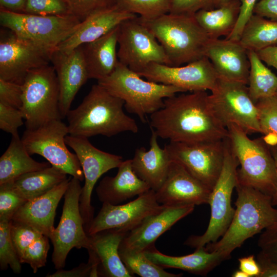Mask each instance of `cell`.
Listing matches in <instances>:
<instances>
[{
    "mask_svg": "<svg viewBox=\"0 0 277 277\" xmlns=\"http://www.w3.org/2000/svg\"><path fill=\"white\" fill-rule=\"evenodd\" d=\"M269 147L273 157L276 169V184L274 193L272 197V204L275 206H277V144L269 145Z\"/></svg>",
    "mask_w": 277,
    "mask_h": 277,
    "instance_id": "obj_55",
    "label": "cell"
},
{
    "mask_svg": "<svg viewBox=\"0 0 277 277\" xmlns=\"http://www.w3.org/2000/svg\"><path fill=\"white\" fill-rule=\"evenodd\" d=\"M151 129L149 150L143 147L137 148L131 161L136 175L156 191L164 182L172 160L165 149L161 148L157 142L158 136Z\"/></svg>",
    "mask_w": 277,
    "mask_h": 277,
    "instance_id": "obj_26",
    "label": "cell"
},
{
    "mask_svg": "<svg viewBox=\"0 0 277 277\" xmlns=\"http://www.w3.org/2000/svg\"><path fill=\"white\" fill-rule=\"evenodd\" d=\"M226 138L194 143L170 141L164 148L172 161L182 164L212 191L223 168Z\"/></svg>",
    "mask_w": 277,
    "mask_h": 277,
    "instance_id": "obj_14",
    "label": "cell"
},
{
    "mask_svg": "<svg viewBox=\"0 0 277 277\" xmlns=\"http://www.w3.org/2000/svg\"><path fill=\"white\" fill-rule=\"evenodd\" d=\"M171 0H117L116 6L125 12L153 19L170 11Z\"/></svg>",
    "mask_w": 277,
    "mask_h": 277,
    "instance_id": "obj_36",
    "label": "cell"
},
{
    "mask_svg": "<svg viewBox=\"0 0 277 277\" xmlns=\"http://www.w3.org/2000/svg\"><path fill=\"white\" fill-rule=\"evenodd\" d=\"M23 114L16 108L0 102V128L10 133L12 136H18V129L24 124Z\"/></svg>",
    "mask_w": 277,
    "mask_h": 277,
    "instance_id": "obj_44",
    "label": "cell"
},
{
    "mask_svg": "<svg viewBox=\"0 0 277 277\" xmlns=\"http://www.w3.org/2000/svg\"><path fill=\"white\" fill-rule=\"evenodd\" d=\"M71 177L44 194L26 202L15 213L12 221L27 225L49 239L55 228L57 205L67 189Z\"/></svg>",
    "mask_w": 277,
    "mask_h": 277,
    "instance_id": "obj_24",
    "label": "cell"
},
{
    "mask_svg": "<svg viewBox=\"0 0 277 277\" xmlns=\"http://www.w3.org/2000/svg\"><path fill=\"white\" fill-rule=\"evenodd\" d=\"M80 182L76 178L71 177L64 195L61 220L50 237L53 246L52 261L57 270L65 267L66 258L72 248L87 249L89 244L80 210L82 191Z\"/></svg>",
    "mask_w": 277,
    "mask_h": 277,
    "instance_id": "obj_12",
    "label": "cell"
},
{
    "mask_svg": "<svg viewBox=\"0 0 277 277\" xmlns=\"http://www.w3.org/2000/svg\"><path fill=\"white\" fill-rule=\"evenodd\" d=\"M231 149L240 168L238 182L272 197L276 188L275 165L269 145L264 137L250 139L235 124L227 127Z\"/></svg>",
    "mask_w": 277,
    "mask_h": 277,
    "instance_id": "obj_6",
    "label": "cell"
},
{
    "mask_svg": "<svg viewBox=\"0 0 277 277\" xmlns=\"http://www.w3.org/2000/svg\"><path fill=\"white\" fill-rule=\"evenodd\" d=\"M128 232L117 229L103 230L88 235L89 257L97 265L98 276L131 277L119 255L121 242Z\"/></svg>",
    "mask_w": 277,
    "mask_h": 277,
    "instance_id": "obj_23",
    "label": "cell"
},
{
    "mask_svg": "<svg viewBox=\"0 0 277 277\" xmlns=\"http://www.w3.org/2000/svg\"><path fill=\"white\" fill-rule=\"evenodd\" d=\"M257 53L263 62L274 67L277 71V46L266 48Z\"/></svg>",
    "mask_w": 277,
    "mask_h": 277,
    "instance_id": "obj_53",
    "label": "cell"
},
{
    "mask_svg": "<svg viewBox=\"0 0 277 277\" xmlns=\"http://www.w3.org/2000/svg\"><path fill=\"white\" fill-rule=\"evenodd\" d=\"M261 133L277 136V96L264 98L256 103Z\"/></svg>",
    "mask_w": 277,
    "mask_h": 277,
    "instance_id": "obj_38",
    "label": "cell"
},
{
    "mask_svg": "<svg viewBox=\"0 0 277 277\" xmlns=\"http://www.w3.org/2000/svg\"><path fill=\"white\" fill-rule=\"evenodd\" d=\"M239 165L227 137L223 168L208 201L211 215L208 227L202 235L189 236L185 245L195 249L203 247L208 243L217 241L225 233L235 212L231 205V196L237 184Z\"/></svg>",
    "mask_w": 277,
    "mask_h": 277,
    "instance_id": "obj_7",
    "label": "cell"
},
{
    "mask_svg": "<svg viewBox=\"0 0 277 277\" xmlns=\"http://www.w3.org/2000/svg\"><path fill=\"white\" fill-rule=\"evenodd\" d=\"M213 8L212 0H171L169 13L194 15L200 10Z\"/></svg>",
    "mask_w": 277,
    "mask_h": 277,
    "instance_id": "obj_47",
    "label": "cell"
},
{
    "mask_svg": "<svg viewBox=\"0 0 277 277\" xmlns=\"http://www.w3.org/2000/svg\"><path fill=\"white\" fill-rule=\"evenodd\" d=\"M231 276L233 277H249L246 273L240 269L234 271Z\"/></svg>",
    "mask_w": 277,
    "mask_h": 277,
    "instance_id": "obj_57",
    "label": "cell"
},
{
    "mask_svg": "<svg viewBox=\"0 0 277 277\" xmlns=\"http://www.w3.org/2000/svg\"><path fill=\"white\" fill-rule=\"evenodd\" d=\"M67 174L53 166L29 172L10 182L13 190L28 201L47 193L67 179Z\"/></svg>",
    "mask_w": 277,
    "mask_h": 277,
    "instance_id": "obj_32",
    "label": "cell"
},
{
    "mask_svg": "<svg viewBox=\"0 0 277 277\" xmlns=\"http://www.w3.org/2000/svg\"><path fill=\"white\" fill-rule=\"evenodd\" d=\"M240 6V0H231L216 9L200 10L194 16L210 39L227 37L236 24Z\"/></svg>",
    "mask_w": 277,
    "mask_h": 277,
    "instance_id": "obj_31",
    "label": "cell"
},
{
    "mask_svg": "<svg viewBox=\"0 0 277 277\" xmlns=\"http://www.w3.org/2000/svg\"><path fill=\"white\" fill-rule=\"evenodd\" d=\"M97 83L112 95L124 102L126 111L137 115L145 123L164 104V98L185 91L172 85L145 81L137 73L118 62L109 75Z\"/></svg>",
    "mask_w": 277,
    "mask_h": 277,
    "instance_id": "obj_5",
    "label": "cell"
},
{
    "mask_svg": "<svg viewBox=\"0 0 277 277\" xmlns=\"http://www.w3.org/2000/svg\"><path fill=\"white\" fill-rule=\"evenodd\" d=\"M50 166L49 163L38 162L33 160L19 136H12L7 149L0 158V184Z\"/></svg>",
    "mask_w": 277,
    "mask_h": 277,
    "instance_id": "obj_30",
    "label": "cell"
},
{
    "mask_svg": "<svg viewBox=\"0 0 277 277\" xmlns=\"http://www.w3.org/2000/svg\"><path fill=\"white\" fill-rule=\"evenodd\" d=\"M124 102L104 87L93 85L75 109L67 114L69 134L89 137L102 135L111 137L124 132L136 133L135 121L124 111Z\"/></svg>",
    "mask_w": 277,
    "mask_h": 277,
    "instance_id": "obj_2",
    "label": "cell"
},
{
    "mask_svg": "<svg viewBox=\"0 0 277 277\" xmlns=\"http://www.w3.org/2000/svg\"><path fill=\"white\" fill-rule=\"evenodd\" d=\"M257 0H241L240 13L236 24L231 32L225 38L239 41L244 26L252 16Z\"/></svg>",
    "mask_w": 277,
    "mask_h": 277,
    "instance_id": "obj_48",
    "label": "cell"
},
{
    "mask_svg": "<svg viewBox=\"0 0 277 277\" xmlns=\"http://www.w3.org/2000/svg\"><path fill=\"white\" fill-rule=\"evenodd\" d=\"M51 62L55 71L60 89L59 109L62 118L66 117L74 97L89 79L82 46L70 52L57 49Z\"/></svg>",
    "mask_w": 277,
    "mask_h": 277,
    "instance_id": "obj_21",
    "label": "cell"
},
{
    "mask_svg": "<svg viewBox=\"0 0 277 277\" xmlns=\"http://www.w3.org/2000/svg\"><path fill=\"white\" fill-rule=\"evenodd\" d=\"M211 92L209 104L225 128L235 124L248 134L261 133L258 109L247 85L219 79Z\"/></svg>",
    "mask_w": 277,
    "mask_h": 277,
    "instance_id": "obj_10",
    "label": "cell"
},
{
    "mask_svg": "<svg viewBox=\"0 0 277 277\" xmlns=\"http://www.w3.org/2000/svg\"><path fill=\"white\" fill-rule=\"evenodd\" d=\"M194 205L164 206L157 212L146 217L129 231L120 247L144 251L154 246L156 240L179 221L191 213Z\"/></svg>",
    "mask_w": 277,
    "mask_h": 277,
    "instance_id": "obj_22",
    "label": "cell"
},
{
    "mask_svg": "<svg viewBox=\"0 0 277 277\" xmlns=\"http://www.w3.org/2000/svg\"><path fill=\"white\" fill-rule=\"evenodd\" d=\"M117 168L114 176L104 177L96 187V194L103 203L118 205L150 189L134 172L131 159L123 161Z\"/></svg>",
    "mask_w": 277,
    "mask_h": 277,
    "instance_id": "obj_27",
    "label": "cell"
},
{
    "mask_svg": "<svg viewBox=\"0 0 277 277\" xmlns=\"http://www.w3.org/2000/svg\"><path fill=\"white\" fill-rule=\"evenodd\" d=\"M26 202L13 190L10 183L0 184V221H11Z\"/></svg>",
    "mask_w": 277,
    "mask_h": 277,
    "instance_id": "obj_41",
    "label": "cell"
},
{
    "mask_svg": "<svg viewBox=\"0 0 277 277\" xmlns=\"http://www.w3.org/2000/svg\"><path fill=\"white\" fill-rule=\"evenodd\" d=\"M28 0H0L1 9L16 12L24 13Z\"/></svg>",
    "mask_w": 277,
    "mask_h": 277,
    "instance_id": "obj_54",
    "label": "cell"
},
{
    "mask_svg": "<svg viewBox=\"0 0 277 277\" xmlns=\"http://www.w3.org/2000/svg\"><path fill=\"white\" fill-rule=\"evenodd\" d=\"M256 261L261 269L259 277H277V262L272 261L261 251L257 254Z\"/></svg>",
    "mask_w": 277,
    "mask_h": 277,
    "instance_id": "obj_51",
    "label": "cell"
},
{
    "mask_svg": "<svg viewBox=\"0 0 277 277\" xmlns=\"http://www.w3.org/2000/svg\"><path fill=\"white\" fill-rule=\"evenodd\" d=\"M253 13L277 21V0H260L255 4Z\"/></svg>",
    "mask_w": 277,
    "mask_h": 277,
    "instance_id": "obj_50",
    "label": "cell"
},
{
    "mask_svg": "<svg viewBox=\"0 0 277 277\" xmlns=\"http://www.w3.org/2000/svg\"><path fill=\"white\" fill-rule=\"evenodd\" d=\"M23 94L22 84L0 78V102L21 109Z\"/></svg>",
    "mask_w": 277,
    "mask_h": 277,
    "instance_id": "obj_45",
    "label": "cell"
},
{
    "mask_svg": "<svg viewBox=\"0 0 277 277\" xmlns=\"http://www.w3.org/2000/svg\"><path fill=\"white\" fill-rule=\"evenodd\" d=\"M248 56L250 62L248 92L256 104L261 99L275 95L277 75L264 64L257 52L248 51Z\"/></svg>",
    "mask_w": 277,
    "mask_h": 277,
    "instance_id": "obj_34",
    "label": "cell"
},
{
    "mask_svg": "<svg viewBox=\"0 0 277 277\" xmlns=\"http://www.w3.org/2000/svg\"><path fill=\"white\" fill-rule=\"evenodd\" d=\"M137 17L119 25L118 61L137 73L151 63L170 66L162 46L151 32L139 22Z\"/></svg>",
    "mask_w": 277,
    "mask_h": 277,
    "instance_id": "obj_15",
    "label": "cell"
},
{
    "mask_svg": "<svg viewBox=\"0 0 277 277\" xmlns=\"http://www.w3.org/2000/svg\"><path fill=\"white\" fill-rule=\"evenodd\" d=\"M137 16L121 10L116 6L95 13L82 22L77 29L57 49L70 52L78 46L100 38L122 22Z\"/></svg>",
    "mask_w": 277,
    "mask_h": 277,
    "instance_id": "obj_25",
    "label": "cell"
},
{
    "mask_svg": "<svg viewBox=\"0 0 277 277\" xmlns=\"http://www.w3.org/2000/svg\"><path fill=\"white\" fill-rule=\"evenodd\" d=\"M163 207V205L157 201L155 191L151 189L125 204L112 205L104 203L86 232L88 235H90L110 229L129 232L146 217L157 212Z\"/></svg>",
    "mask_w": 277,
    "mask_h": 277,
    "instance_id": "obj_18",
    "label": "cell"
},
{
    "mask_svg": "<svg viewBox=\"0 0 277 277\" xmlns=\"http://www.w3.org/2000/svg\"><path fill=\"white\" fill-rule=\"evenodd\" d=\"M239 42L247 51L256 52L277 46V21L253 14L244 26Z\"/></svg>",
    "mask_w": 277,
    "mask_h": 277,
    "instance_id": "obj_33",
    "label": "cell"
},
{
    "mask_svg": "<svg viewBox=\"0 0 277 277\" xmlns=\"http://www.w3.org/2000/svg\"><path fill=\"white\" fill-rule=\"evenodd\" d=\"M238 261L239 269L246 273L249 277L259 276L261 269L254 255L240 258Z\"/></svg>",
    "mask_w": 277,
    "mask_h": 277,
    "instance_id": "obj_52",
    "label": "cell"
},
{
    "mask_svg": "<svg viewBox=\"0 0 277 277\" xmlns=\"http://www.w3.org/2000/svg\"><path fill=\"white\" fill-rule=\"evenodd\" d=\"M10 233L12 242L19 260L27 247L36 239L43 235L27 225L12 220Z\"/></svg>",
    "mask_w": 277,
    "mask_h": 277,
    "instance_id": "obj_42",
    "label": "cell"
},
{
    "mask_svg": "<svg viewBox=\"0 0 277 277\" xmlns=\"http://www.w3.org/2000/svg\"><path fill=\"white\" fill-rule=\"evenodd\" d=\"M144 253L153 263L164 269H179L201 276H206L223 261L228 260L223 254L208 251L204 247L195 249L192 253L179 256L163 254L155 246L145 250Z\"/></svg>",
    "mask_w": 277,
    "mask_h": 277,
    "instance_id": "obj_29",
    "label": "cell"
},
{
    "mask_svg": "<svg viewBox=\"0 0 277 277\" xmlns=\"http://www.w3.org/2000/svg\"><path fill=\"white\" fill-rule=\"evenodd\" d=\"M211 190L180 163L172 161L167 177L155 191L157 201L164 206L208 204Z\"/></svg>",
    "mask_w": 277,
    "mask_h": 277,
    "instance_id": "obj_19",
    "label": "cell"
},
{
    "mask_svg": "<svg viewBox=\"0 0 277 277\" xmlns=\"http://www.w3.org/2000/svg\"><path fill=\"white\" fill-rule=\"evenodd\" d=\"M50 277H86L98 276L96 269L91 261L82 263L70 270L58 269L55 273L47 275Z\"/></svg>",
    "mask_w": 277,
    "mask_h": 277,
    "instance_id": "obj_49",
    "label": "cell"
},
{
    "mask_svg": "<svg viewBox=\"0 0 277 277\" xmlns=\"http://www.w3.org/2000/svg\"><path fill=\"white\" fill-rule=\"evenodd\" d=\"M67 125L57 120L35 129H26L21 140L30 155H40L51 166L83 181L84 175L78 159L67 147Z\"/></svg>",
    "mask_w": 277,
    "mask_h": 277,
    "instance_id": "obj_11",
    "label": "cell"
},
{
    "mask_svg": "<svg viewBox=\"0 0 277 277\" xmlns=\"http://www.w3.org/2000/svg\"><path fill=\"white\" fill-rule=\"evenodd\" d=\"M235 212L221 239L204 246L209 252L217 251L228 259L247 239L261 233L277 221V209L271 196L238 182Z\"/></svg>",
    "mask_w": 277,
    "mask_h": 277,
    "instance_id": "obj_3",
    "label": "cell"
},
{
    "mask_svg": "<svg viewBox=\"0 0 277 277\" xmlns=\"http://www.w3.org/2000/svg\"><path fill=\"white\" fill-rule=\"evenodd\" d=\"M4 28L0 37V78L23 84L29 71L49 65L55 50L20 37Z\"/></svg>",
    "mask_w": 277,
    "mask_h": 277,
    "instance_id": "obj_13",
    "label": "cell"
},
{
    "mask_svg": "<svg viewBox=\"0 0 277 277\" xmlns=\"http://www.w3.org/2000/svg\"><path fill=\"white\" fill-rule=\"evenodd\" d=\"M220 80L248 85L250 62L248 51L239 41L210 39L204 52Z\"/></svg>",
    "mask_w": 277,
    "mask_h": 277,
    "instance_id": "obj_20",
    "label": "cell"
},
{
    "mask_svg": "<svg viewBox=\"0 0 277 277\" xmlns=\"http://www.w3.org/2000/svg\"><path fill=\"white\" fill-rule=\"evenodd\" d=\"M258 245L262 253L277 262V221L264 230L259 236Z\"/></svg>",
    "mask_w": 277,
    "mask_h": 277,
    "instance_id": "obj_46",
    "label": "cell"
},
{
    "mask_svg": "<svg viewBox=\"0 0 277 277\" xmlns=\"http://www.w3.org/2000/svg\"><path fill=\"white\" fill-rule=\"evenodd\" d=\"M119 25L100 38L81 45L89 79L109 75L118 63L116 45Z\"/></svg>",
    "mask_w": 277,
    "mask_h": 277,
    "instance_id": "obj_28",
    "label": "cell"
},
{
    "mask_svg": "<svg viewBox=\"0 0 277 277\" xmlns=\"http://www.w3.org/2000/svg\"><path fill=\"white\" fill-rule=\"evenodd\" d=\"M118 252L126 268L133 275L135 274L141 277H180L183 275L166 271L151 261L144 251L119 247Z\"/></svg>",
    "mask_w": 277,
    "mask_h": 277,
    "instance_id": "obj_35",
    "label": "cell"
},
{
    "mask_svg": "<svg viewBox=\"0 0 277 277\" xmlns=\"http://www.w3.org/2000/svg\"><path fill=\"white\" fill-rule=\"evenodd\" d=\"M24 13L45 16L73 15L67 0H28Z\"/></svg>",
    "mask_w": 277,
    "mask_h": 277,
    "instance_id": "obj_39",
    "label": "cell"
},
{
    "mask_svg": "<svg viewBox=\"0 0 277 277\" xmlns=\"http://www.w3.org/2000/svg\"><path fill=\"white\" fill-rule=\"evenodd\" d=\"M22 85L23 104L20 110L26 129L62 119L59 109L58 83L53 66L48 65L31 70Z\"/></svg>",
    "mask_w": 277,
    "mask_h": 277,
    "instance_id": "obj_8",
    "label": "cell"
},
{
    "mask_svg": "<svg viewBox=\"0 0 277 277\" xmlns=\"http://www.w3.org/2000/svg\"><path fill=\"white\" fill-rule=\"evenodd\" d=\"M206 91L173 95L150 115V126L158 137L171 142L194 143L223 140L228 130L219 121Z\"/></svg>",
    "mask_w": 277,
    "mask_h": 277,
    "instance_id": "obj_1",
    "label": "cell"
},
{
    "mask_svg": "<svg viewBox=\"0 0 277 277\" xmlns=\"http://www.w3.org/2000/svg\"><path fill=\"white\" fill-rule=\"evenodd\" d=\"M230 1L231 0H212L213 7L214 8L219 7L226 4Z\"/></svg>",
    "mask_w": 277,
    "mask_h": 277,
    "instance_id": "obj_56",
    "label": "cell"
},
{
    "mask_svg": "<svg viewBox=\"0 0 277 277\" xmlns=\"http://www.w3.org/2000/svg\"><path fill=\"white\" fill-rule=\"evenodd\" d=\"M137 74L148 81L176 86L185 92L211 91L219 80L212 63L206 56L184 66L151 63Z\"/></svg>",
    "mask_w": 277,
    "mask_h": 277,
    "instance_id": "obj_17",
    "label": "cell"
},
{
    "mask_svg": "<svg viewBox=\"0 0 277 277\" xmlns=\"http://www.w3.org/2000/svg\"><path fill=\"white\" fill-rule=\"evenodd\" d=\"M81 22L72 15L45 16L0 9L2 27L20 37L54 50L77 29Z\"/></svg>",
    "mask_w": 277,
    "mask_h": 277,
    "instance_id": "obj_9",
    "label": "cell"
},
{
    "mask_svg": "<svg viewBox=\"0 0 277 277\" xmlns=\"http://www.w3.org/2000/svg\"><path fill=\"white\" fill-rule=\"evenodd\" d=\"M66 144L75 152L81 164L85 183L80 199V210L85 231L93 219L91 194L98 179L109 170L118 168L123 162L121 156L103 151L94 147L87 137L68 134Z\"/></svg>",
    "mask_w": 277,
    "mask_h": 277,
    "instance_id": "obj_16",
    "label": "cell"
},
{
    "mask_svg": "<svg viewBox=\"0 0 277 277\" xmlns=\"http://www.w3.org/2000/svg\"><path fill=\"white\" fill-rule=\"evenodd\" d=\"M49 239L45 235H41L27 247L20 259L21 263L29 264L34 273L46 265L50 248Z\"/></svg>",
    "mask_w": 277,
    "mask_h": 277,
    "instance_id": "obj_40",
    "label": "cell"
},
{
    "mask_svg": "<svg viewBox=\"0 0 277 277\" xmlns=\"http://www.w3.org/2000/svg\"><path fill=\"white\" fill-rule=\"evenodd\" d=\"M275 95L277 96V92L276 93V94H275Z\"/></svg>",
    "mask_w": 277,
    "mask_h": 277,
    "instance_id": "obj_58",
    "label": "cell"
},
{
    "mask_svg": "<svg viewBox=\"0 0 277 277\" xmlns=\"http://www.w3.org/2000/svg\"><path fill=\"white\" fill-rule=\"evenodd\" d=\"M162 46L170 66L179 67L203 57L209 38L194 15L167 13L153 19L137 17Z\"/></svg>",
    "mask_w": 277,
    "mask_h": 277,
    "instance_id": "obj_4",
    "label": "cell"
},
{
    "mask_svg": "<svg viewBox=\"0 0 277 277\" xmlns=\"http://www.w3.org/2000/svg\"><path fill=\"white\" fill-rule=\"evenodd\" d=\"M11 221H0V267L6 270L10 267L15 273L21 271V263L11 236Z\"/></svg>",
    "mask_w": 277,
    "mask_h": 277,
    "instance_id": "obj_37",
    "label": "cell"
},
{
    "mask_svg": "<svg viewBox=\"0 0 277 277\" xmlns=\"http://www.w3.org/2000/svg\"><path fill=\"white\" fill-rule=\"evenodd\" d=\"M72 14L83 22L92 14L116 6L117 0H67Z\"/></svg>",
    "mask_w": 277,
    "mask_h": 277,
    "instance_id": "obj_43",
    "label": "cell"
}]
</instances>
